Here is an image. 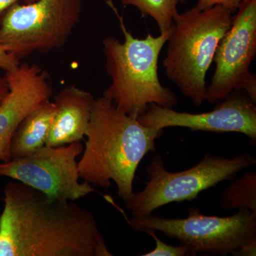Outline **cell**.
I'll return each instance as SVG.
<instances>
[{
  "mask_svg": "<svg viewBox=\"0 0 256 256\" xmlns=\"http://www.w3.org/2000/svg\"><path fill=\"white\" fill-rule=\"evenodd\" d=\"M0 256H112L92 212L20 182L4 190Z\"/></svg>",
  "mask_w": 256,
  "mask_h": 256,
  "instance_id": "obj_1",
  "label": "cell"
},
{
  "mask_svg": "<svg viewBox=\"0 0 256 256\" xmlns=\"http://www.w3.org/2000/svg\"><path fill=\"white\" fill-rule=\"evenodd\" d=\"M162 129L146 127L104 96L96 99L85 137V148L78 162L79 176L94 186L108 188L110 182L124 202L133 194V182L140 163Z\"/></svg>",
  "mask_w": 256,
  "mask_h": 256,
  "instance_id": "obj_2",
  "label": "cell"
},
{
  "mask_svg": "<svg viewBox=\"0 0 256 256\" xmlns=\"http://www.w3.org/2000/svg\"><path fill=\"white\" fill-rule=\"evenodd\" d=\"M108 4L118 18L124 40L121 42L114 36L102 40L106 72L112 80L102 96L136 119L146 112L150 104L174 108L178 104V97L162 86L158 75L160 54L172 28L156 37L149 33L146 38H136L112 2Z\"/></svg>",
  "mask_w": 256,
  "mask_h": 256,
  "instance_id": "obj_3",
  "label": "cell"
},
{
  "mask_svg": "<svg viewBox=\"0 0 256 256\" xmlns=\"http://www.w3.org/2000/svg\"><path fill=\"white\" fill-rule=\"evenodd\" d=\"M233 14L220 5L175 13L163 65L168 78L195 106L206 100V74Z\"/></svg>",
  "mask_w": 256,
  "mask_h": 256,
  "instance_id": "obj_4",
  "label": "cell"
},
{
  "mask_svg": "<svg viewBox=\"0 0 256 256\" xmlns=\"http://www.w3.org/2000/svg\"><path fill=\"white\" fill-rule=\"evenodd\" d=\"M134 230H153L178 239L191 255L198 252L237 256H256V214L240 208L227 217L201 214L196 208L188 210L184 218H163L148 214L128 218Z\"/></svg>",
  "mask_w": 256,
  "mask_h": 256,
  "instance_id": "obj_5",
  "label": "cell"
},
{
  "mask_svg": "<svg viewBox=\"0 0 256 256\" xmlns=\"http://www.w3.org/2000/svg\"><path fill=\"white\" fill-rule=\"evenodd\" d=\"M256 163L255 156L247 152L230 159L206 153L195 166L171 172L165 169L162 156L156 154L146 168L150 178L146 186L142 191L133 192L126 202V208L133 216H142L173 202L192 201L202 192L234 180L242 170Z\"/></svg>",
  "mask_w": 256,
  "mask_h": 256,
  "instance_id": "obj_6",
  "label": "cell"
},
{
  "mask_svg": "<svg viewBox=\"0 0 256 256\" xmlns=\"http://www.w3.org/2000/svg\"><path fill=\"white\" fill-rule=\"evenodd\" d=\"M82 0L16 3L0 16V44L21 62L65 46L80 20Z\"/></svg>",
  "mask_w": 256,
  "mask_h": 256,
  "instance_id": "obj_7",
  "label": "cell"
},
{
  "mask_svg": "<svg viewBox=\"0 0 256 256\" xmlns=\"http://www.w3.org/2000/svg\"><path fill=\"white\" fill-rule=\"evenodd\" d=\"M84 148L80 142L44 146L28 156L0 162V176L16 180L52 200L76 201L95 191L87 182H79L76 160Z\"/></svg>",
  "mask_w": 256,
  "mask_h": 256,
  "instance_id": "obj_8",
  "label": "cell"
},
{
  "mask_svg": "<svg viewBox=\"0 0 256 256\" xmlns=\"http://www.w3.org/2000/svg\"><path fill=\"white\" fill-rule=\"evenodd\" d=\"M216 50L214 73L206 100L216 104L242 90L256 55V0H244Z\"/></svg>",
  "mask_w": 256,
  "mask_h": 256,
  "instance_id": "obj_9",
  "label": "cell"
},
{
  "mask_svg": "<svg viewBox=\"0 0 256 256\" xmlns=\"http://www.w3.org/2000/svg\"><path fill=\"white\" fill-rule=\"evenodd\" d=\"M138 120L156 129L181 127L207 132H238L256 140V102L242 90H234L208 112H178L152 104Z\"/></svg>",
  "mask_w": 256,
  "mask_h": 256,
  "instance_id": "obj_10",
  "label": "cell"
},
{
  "mask_svg": "<svg viewBox=\"0 0 256 256\" xmlns=\"http://www.w3.org/2000/svg\"><path fill=\"white\" fill-rule=\"evenodd\" d=\"M4 77L10 90L0 104V162L11 160L12 138L22 121L52 94L50 75L36 64H20Z\"/></svg>",
  "mask_w": 256,
  "mask_h": 256,
  "instance_id": "obj_11",
  "label": "cell"
},
{
  "mask_svg": "<svg viewBox=\"0 0 256 256\" xmlns=\"http://www.w3.org/2000/svg\"><path fill=\"white\" fill-rule=\"evenodd\" d=\"M95 98L92 92L70 85L55 96L56 112L46 146L80 142L85 138Z\"/></svg>",
  "mask_w": 256,
  "mask_h": 256,
  "instance_id": "obj_12",
  "label": "cell"
},
{
  "mask_svg": "<svg viewBox=\"0 0 256 256\" xmlns=\"http://www.w3.org/2000/svg\"><path fill=\"white\" fill-rule=\"evenodd\" d=\"M55 112L54 102L48 100L26 116L12 138L11 160L28 156L46 146Z\"/></svg>",
  "mask_w": 256,
  "mask_h": 256,
  "instance_id": "obj_13",
  "label": "cell"
},
{
  "mask_svg": "<svg viewBox=\"0 0 256 256\" xmlns=\"http://www.w3.org/2000/svg\"><path fill=\"white\" fill-rule=\"evenodd\" d=\"M220 205L224 210L248 208L256 214V172L233 180L222 193Z\"/></svg>",
  "mask_w": 256,
  "mask_h": 256,
  "instance_id": "obj_14",
  "label": "cell"
},
{
  "mask_svg": "<svg viewBox=\"0 0 256 256\" xmlns=\"http://www.w3.org/2000/svg\"><path fill=\"white\" fill-rule=\"evenodd\" d=\"M120 2L137 8L142 18L151 16L156 22L160 34H164L172 28L176 6L181 0H120Z\"/></svg>",
  "mask_w": 256,
  "mask_h": 256,
  "instance_id": "obj_15",
  "label": "cell"
},
{
  "mask_svg": "<svg viewBox=\"0 0 256 256\" xmlns=\"http://www.w3.org/2000/svg\"><path fill=\"white\" fill-rule=\"evenodd\" d=\"M149 234L156 242V246L152 252H146L142 256H184L190 255V250L185 245L170 246L160 240L156 236V232L153 230H144Z\"/></svg>",
  "mask_w": 256,
  "mask_h": 256,
  "instance_id": "obj_16",
  "label": "cell"
},
{
  "mask_svg": "<svg viewBox=\"0 0 256 256\" xmlns=\"http://www.w3.org/2000/svg\"><path fill=\"white\" fill-rule=\"evenodd\" d=\"M185 0H181L184 2ZM244 0H198L196 8L200 10H206L213 8V6L220 5L232 10L234 13L238 10L239 5Z\"/></svg>",
  "mask_w": 256,
  "mask_h": 256,
  "instance_id": "obj_17",
  "label": "cell"
},
{
  "mask_svg": "<svg viewBox=\"0 0 256 256\" xmlns=\"http://www.w3.org/2000/svg\"><path fill=\"white\" fill-rule=\"evenodd\" d=\"M20 64L21 62L10 53L6 47L0 44V68L5 72H9L16 68Z\"/></svg>",
  "mask_w": 256,
  "mask_h": 256,
  "instance_id": "obj_18",
  "label": "cell"
},
{
  "mask_svg": "<svg viewBox=\"0 0 256 256\" xmlns=\"http://www.w3.org/2000/svg\"><path fill=\"white\" fill-rule=\"evenodd\" d=\"M242 90L254 102H256V76L255 74L250 73L244 82Z\"/></svg>",
  "mask_w": 256,
  "mask_h": 256,
  "instance_id": "obj_19",
  "label": "cell"
},
{
  "mask_svg": "<svg viewBox=\"0 0 256 256\" xmlns=\"http://www.w3.org/2000/svg\"><path fill=\"white\" fill-rule=\"evenodd\" d=\"M36 1V0H0V16L9 9L10 6L13 4L18 3L20 2H24V3H30L32 2Z\"/></svg>",
  "mask_w": 256,
  "mask_h": 256,
  "instance_id": "obj_20",
  "label": "cell"
},
{
  "mask_svg": "<svg viewBox=\"0 0 256 256\" xmlns=\"http://www.w3.org/2000/svg\"><path fill=\"white\" fill-rule=\"evenodd\" d=\"M9 86L5 77H0V104L9 92Z\"/></svg>",
  "mask_w": 256,
  "mask_h": 256,
  "instance_id": "obj_21",
  "label": "cell"
}]
</instances>
